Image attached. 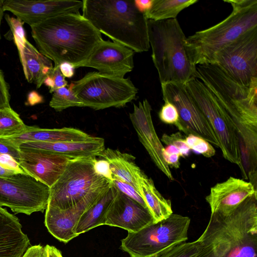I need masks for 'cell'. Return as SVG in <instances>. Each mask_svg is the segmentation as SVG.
<instances>
[{
  "mask_svg": "<svg viewBox=\"0 0 257 257\" xmlns=\"http://www.w3.org/2000/svg\"><path fill=\"white\" fill-rule=\"evenodd\" d=\"M196 257H257V193L227 214L211 213Z\"/></svg>",
  "mask_w": 257,
  "mask_h": 257,
  "instance_id": "6da1fadb",
  "label": "cell"
},
{
  "mask_svg": "<svg viewBox=\"0 0 257 257\" xmlns=\"http://www.w3.org/2000/svg\"><path fill=\"white\" fill-rule=\"evenodd\" d=\"M31 28L38 51L54 62V67L64 62L74 66L82 63L103 40L101 34L79 13L60 14Z\"/></svg>",
  "mask_w": 257,
  "mask_h": 257,
  "instance_id": "7a4b0ae2",
  "label": "cell"
},
{
  "mask_svg": "<svg viewBox=\"0 0 257 257\" xmlns=\"http://www.w3.org/2000/svg\"><path fill=\"white\" fill-rule=\"evenodd\" d=\"M195 78L209 89L228 116L239 141L247 146L257 144V85L244 86L228 77L217 66H196Z\"/></svg>",
  "mask_w": 257,
  "mask_h": 257,
  "instance_id": "3957f363",
  "label": "cell"
},
{
  "mask_svg": "<svg viewBox=\"0 0 257 257\" xmlns=\"http://www.w3.org/2000/svg\"><path fill=\"white\" fill-rule=\"evenodd\" d=\"M82 16L101 34L135 51H148V19L135 0H83Z\"/></svg>",
  "mask_w": 257,
  "mask_h": 257,
  "instance_id": "277c9868",
  "label": "cell"
},
{
  "mask_svg": "<svg viewBox=\"0 0 257 257\" xmlns=\"http://www.w3.org/2000/svg\"><path fill=\"white\" fill-rule=\"evenodd\" d=\"M232 10L224 20L187 37L185 49L195 66L211 64L223 47L257 28V0H225Z\"/></svg>",
  "mask_w": 257,
  "mask_h": 257,
  "instance_id": "5b68a950",
  "label": "cell"
},
{
  "mask_svg": "<svg viewBox=\"0 0 257 257\" xmlns=\"http://www.w3.org/2000/svg\"><path fill=\"white\" fill-rule=\"evenodd\" d=\"M152 58L161 85L186 84L195 78L196 66L190 61L185 44L186 37L177 19L148 20Z\"/></svg>",
  "mask_w": 257,
  "mask_h": 257,
  "instance_id": "8992f818",
  "label": "cell"
},
{
  "mask_svg": "<svg viewBox=\"0 0 257 257\" xmlns=\"http://www.w3.org/2000/svg\"><path fill=\"white\" fill-rule=\"evenodd\" d=\"M96 157L73 159L50 188L48 205L60 209L78 206L107 189L111 183L93 168Z\"/></svg>",
  "mask_w": 257,
  "mask_h": 257,
  "instance_id": "52a82bcc",
  "label": "cell"
},
{
  "mask_svg": "<svg viewBox=\"0 0 257 257\" xmlns=\"http://www.w3.org/2000/svg\"><path fill=\"white\" fill-rule=\"evenodd\" d=\"M190 218L172 213L136 232H128L120 248L131 257H157L188 239Z\"/></svg>",
  "mask_w": 257,
  "mask_h": 257,
  "instance_id": "ba28073f",
  "label": "cell"
},
{
  "mask_svg": "<svg viewBox=\"0 0 257 257\" xmlns=\"http://www.w3.org/2000/svg\"><path fill=\"white\" fill-rule=\"evenodd\" d=\"M83 103L94 110L121 107L136 98L138 88L128 78L94 71L69 85Z\"/></svg>",
  "mask_w": 257,
  "mask_h": 257,
  "instance_id": "9c48e42d",
  "label": "cell"
},
{
  "mask_svg": "<svg viewBox=\"0 0 257 257\" xmlns=\"http://www.w3.org/2000/svg\"><path fill=\"white\" fill-rule=\"evenodd\" d=\"M185 87L213 128L223 157L237 165L242 173L238 135L228 116L201 80L192 78L186 83Z\"/></svg>",
  "mask_w": 257,
  "mask_h": 257,
  "instance_id": "30bf717a",
  "label": "cell"
},
{
  "mask_svg": "<svg viewBox=\"0 0 257 257\" xmlns=\"http://www.w3.org/2000/svg\"><path fill=\"white\" fill-rule=\"evenodd\" d=\"M211 64L240 85H257V28L223 47Z\"/></svg>",
  "mask_w": 257,
  "mask_h": 257,
  "instance_id": "8fae6325",
  "label": "cell"
},
{
  "mask_svg": "<svg viewBox=\"0 0 257 257\" xmlns=\"http://www.w3.org/2000/svg\"><path fill=\"white\" fill-rule=\"evenodd\" d=\"M49 196L50 188L26 173L0 177V206L8 207L15 213L43 212Z\"/></svg>",
  "mask_w": 257,
  "mask_h": 257,
  "instance_id": "7c38bea8",
  "label": "cell"
},
{
  "mask_svg": "<svg viewBox=\"0 0 257 257\" xmlns=\"http://www.w3.org/2000/svg\"><path fill=\"white\" fill-rule=\"evenodd\" d=\"M163 100L176 107L179 121L176 126L187 136L191 134L219 147L216 134L209 121L188 92L185 84L167 83L161 85Z\"/></svg>",
  "mask_w": 257,
  "mask_h": 257,
  "instance_id": "4fadbf2b",
  "label": "cell"
},
{
  "mask_svg": "<svg viewBox=\"0 0 257 257\" xmlns=\"http://www.w3.org/2000/svg\"><path fill=\"white\" fill-rule=\"evenodd\" d=\"M135 51L115 42L102 40L89 57L74 67H91L103 74L124 77L134 67Z\"/></svg>",
  "mask_w": 257,
  "mask_h": 257,
  "instance_id": "5bb4252c",
  "label": "cell"
},
{
  "mask_svg": "<svg viewBox=\"0 0 257 257\" xmlns=\"http://www.w3.org/2000/svg\"><path fill=\"white\" fill-rule=\"evenodd\" d=\"M82 1L4 0V11H9L30 27L50 18L69 13H79Z\"/></svg>",
  "mask_w": 257,
  "mask_h": 257,
  "instance_id": "9a60e30c",
  "label": "cell"
},
{
  "mask_svg": "<svg viewBox=\"0 0 257 257\" xmlns=\"http://www.w3.org/2000/svg\"><path fill=\"white\" fill-rule=\"evenodd\" d=\"M151 111V104L145 99L143 102L140 101L138 105L134 104L133 111L130 113V118L140 141L153 162L170 180H173L170 167L163 157L164 147L156 132Z\"/></svg>",
  "mask_w": 257,
  "mask_h": 257,
  "instance_id": "2e32d148",
  "label": "cell"
},
{
  "mask_svg": "<svg viewBox=\"0 0 257 257\" xmlns=\"http://www.w3.org/2000/svg\"><path fill=\"white\" fill-rule=\"evenodd\" d=\"M20 150L19 163L22 169L49 188L58 180L70 161L73 159L43 150Z\"/></svg>",
  "mask_w": 257,
  "mask_h": 257,
  "instance_id": "e0dca14e",
  "label": "cell"
},
{
  "mask_svg": "<svg viewBox=\"0 0 257 257\" xmlns=\"http://www.w3.org/2000/svg\"><path fill=\"white\" fill-rule=\"evenodd\" d=\"M155 223L147 208L117 190L106 213L105 225L136 232Z\"/></svg>",
  "mask_w": 257,
  "mask_h": 257,
  "instance_id": "ac0fdd59",
  "label": "cell"
},
{
  "mask_svg": "<svg viewBox=\"0 0 257 257\" xmlns=\"http://www.w3.org/2000/svg\"><path fill=\"white\" fill-rule=\"evenodd\" d=\"M256 193V188L250 182L230 177L217 183L205 197L211 213L218 211L227 214L233 211L247 197Z\"/></svg>",
  "mask_w": 257,
  "mask_h": 257,
  "instance_id": "d6986e66",
  "label": "cell"
},
{
  "mask_svg": "<svg viewBox=\"0 0 257 257\" xmlns=\"http://www.w3.org/2000/svg\"><path fill=\"white\" fill-rule=\"evenodd\" d=\"M101 196L89 199L77 206L67 209H60L48 205L45 224L49 232L65 243L78 236L75 232V228L80 216Z\"/></svg>",
  "mask_w": 257,
  "mask_h": 257,
  "instance_id": "ffe728a7",
  "label": "cell"
},
{
  "mask_svg": "<svg viewBox=\"0 0 257 257\" xmlns=\"http://www.w3.org/2000/svg\"><path fill=\"white\" fill-rule=\"evenodd\" d=\"M30 245L19 219L0 206V257H21Z\"/></svg>",
  "mask_w": 257,
  "mask_h": 257,
  "instance_id": "44dd1931",
  "label": "cell"
},
{
  "mask_svg": "<svg viewBox=\"0 0 257 257\" xmlns=\"http://www.w3.org/2000/svg\"><path fill=\"white\" fill-rule=\"evenodd\" d=\"M4 138L10 144L19 148L21 144L26 142H81L93 141L96 138L73 127L50 129L28 125L26 130L22 134Z\"/></svg>",
  "mask_w": 257,
  "mask_h": 257,
  "instance_id": "7402d4cb",
  "label": "cell"
},
{
  "mask_svg": "<svg viewBox=\"0 0 257 257\" xmlns=\"http://www.w3.org/2000/svg\"><path fill=\"white\" fill-rule=\"evenodd\" d=\"M20 149L43 150L73 159L96 157L104 149L102 138L81 142H30L20 145Z\"/></svg>",
  "mask_w": 257,
  "mask_h": 257,
  "instance_id": "603a6c76",
  "label": "cell"
},
{
  "mask_svg": "<svg viewBox=\"0 0 257 257\" xmlns=\"http://www.w3.org/2000/svg\"><path fill=\"white\" fill-rule=\"evenodd\" d=\"M18 50L25 78L40 88L53 69L52 61L27 40Z\"/></svg>",
  "mask_w": 257,
  "mask_h": 257,
  "instance_id": "cb8c5ba5",
  "label": "cell"
},
{
  "mask_svg": "<svg viewBox=\"0 0 257 257\" xmlns=\"http://www.w3.org/2000/svg\"><path fill=\"white\" fill-rule=\"evenodd\" d=\"M97 156L109 162L112 175L125 181L138 191V182L144 172L136 164L134 156L110 148L104 149Z\"/></svg>",
  "mask_w": 257,
  "mask_h": 257,
  "instance_id": "d4e9b609",
  "label": "cell"
},
{
  "mask_svg": "<svg viewBox=\"0 0 257 257\" xmlns=\"http://www.w3.org/2000/svg\"><path fill=\"white\" fill-rule=\"evenodd\" d=\"M117 190L111 186L80 216L75 228L79 235L96 227L105 225V217Z\"/></svg>",
  "mask_w": 257,
  "mask_h": 257,
  "instance_id": "484cf974",
  "label": "cell"
},
{
  "mask_svg": "<svg viewBox=\"0 0 257 257\" xmlns=\"http://www.w3.org/2000/svg\"><path fill=\"white\" fill-rule=\"evenodd\" d=\"M138 189L155 223L167 218L173 213L170 200L161 195L153 180L144 173L138 180Z\"/></svg>",
  "mask_w": 257,
  "mask_h": 257,
  "instance_id": "4316f807",
  "label": "cell"
},
{
  "mask_svg": "<svg viewBox=\"0 0 257 257\" xmlns=\"http://www.w3.org/2000/svg\"><path fill=\"white\" fill-rule=\"evenodd\" d=\"M198 2V0H153L151 7L144 14L148 20L153 21L176 19L182 11Z\"/></svg>",
  "mask_w": 257,
  "mask_h": 257,
  "instance_id": "83f0119b",
  "label": "cell"
},
{
  "mask_svg": "<svg viewBox=\"0 0 257 257\" xmlns=\"http://www.w3.org/2000/svg\"><path fill=\"white\" fill-rule=\"evenodd\" d=\"M27 127L18 113L11 107L0 108V138L19 136Z\"/></svg>",
  "mask_w": 257,
  "mask_h": 257,
  "instance_id": "f1b7e54d",
  "label": "cell"
},
{
  "mask_svg": "<svg viewBox=\"0 0 257 257\" xmlns=\"http://www.w3.org/2000/svg\"><path fill=\"white\" fill-rule=\"evenodd\" d=\"M49 105L57 111L70 107H83V103L72 90L66 86L58 88L53 92Z\"/></svg>",
  "mask_w": 257,
  "mask_h": 257,
  "instance_id": "f546056e",
  "label": "cell"
},
{
  "mask_svg": "<svg viewBox=\"0 0 257 257\" xmlns=\"http://www.w3.org/2000/svg\"><path fill=\"white\" fill-rule=\"evenodd\" d=\"M200 250L198 239L181 242L168 249L157 257H196Z\"/></svg>",
  "mask_w": 257,
  "mask_h": 257,
  "instance_id": "4dcf8cb0",
  "label": "cell"
},
{
  "mask_svg": "<svg viewBox=\"0 0 257 257\" xmlns=\"http://www.w3.org/2000/svg\"><path fill=\"white\" fill-rule=\"evenodd\" d=\"M185 141L191 150L206 158H210L215 154L213 146L202 138L190 134L185 138Z\"/></svg>",
  "mask_w": 257,
  "mask_h": 257,
  "instance_id": "1f68e13d",
  "label": "cell"
},
{
  "mask_svg": "<svg viewBox=\"0 0 257 257\" xmlns=\"http://www.w3.org/2000/svg\"><path fill=\"white\" fill-rule=\"evenodd\" d=\"M112 177L111 184L118 191L147 208L140 194L133 186L115 176Z\"/></svg>",
  "mask_w": 257,
  "mask_h": 257,
  "instance_id": "d6a6232c",
  "label": "cell"
},
{
  "mask_svg": "<svg viewBox=\"0 0 257 257\" xmlns=\"http://www.w3.org/2000/svg\"><path fill=\"white\" fill-rule=\"evenodd\" d=\"M161 141L166 145H171L177 148L182 157L188 156L190 153L191 149L186 143L185 138L180 132L170 135L164 134L161 138Z\"/></svg>",
  "mask_w": 257,
  "mask_h": 257,
  "instance_id": "836d02e7",
  "label": "cell"
},
{
  "mask_svg": "<svg viewBox=\"0 0 257 257\" xmlns=\"http://www.w3.org/2000/svg\"><path fill=\"white\" fill-rule=\"evenodd\" d=\"M6 19L12 31L13 38L17 48L23 46L27 40L25 37V30L23 27V23L20 20L10 17L6 15Z\"/></svg>",
  "mask_w": 257,
  "mask_h": 257,
  "instance_id": "e575fe53",
  "label": "cell"
},
{
  "mask_svg": "<svg viewBox=\"0 0 257 257\" xmlns=\"http://www.w3.org/2000/svg\"><path fill=\"white\" fill-rule=\"evenodd\" d=\"M164 104L162 106L159 116L160 120L167 124H174L175 126L179 121V114L176 106L168 100H164Z\"/></svg>",
  "mask_w": 257,
  "mask_h": 257,
  "instance_id": "d590c367",
  "label": "cell"
},
{
  "mask_svg": "<svg viewBox=\"0 0 257 257\" xmlns=\"http://www.w3.org/2000/svg\"><path fill=\"white\" fill-rule=\"evenodd\" d=\"M181 153L179 150L175 147L168 145L165 148L163 151V157L164 161L169 167H173L176 169L179 168L180 163L179 158Z\"/></svg>",
  "mask_w": 257,
  "mask_h": 257,
  "instance_id": "8d00e7d4",
  "label": "cell"
},
{
  "mask_svg": "<svg viewBox=\"0 0 257 257\" xmlns=\"http://www.w3.org/2000/svg\"><path fill=\"white\" fill-rule=\"evenodd\" d=\"M93 168L95 172L99 175L104 178L111 183L112 181V172L109 162L103 159L97 160L93 162Z\"/></svg>",
  "mask_w": 257,
  "mask_h": 257,
  "instance_id": "74e56055",
  "label": "cell"
},
{
  "mask_svg": "<svg viewBox=\"0 0 257 257\" xmlns=\"http://www.w3.org/2000/svg\"><path fill=\"white\" fill-rule=\"evenodd\" d=\"M20 152V148L10 144L5 138H0V155H10L19 163Z\"/></svg>",
  "mask_w": 257,
  "mask_h": 257,
  "instance_id": "f35d334b",
  "label": "cell"
},
{
  "mask_svg": "<svg viewBox=\"0 0 257 257\" xmlns=\"http://www.w3.org/2000/svg\"><path fill=\"white\" fill-rule=\"evenodd\" d=\"M9 87L5 79L3 71L0 69V108L11 107Z\"/></svg>",
  "mask_w": 257,
  "mask_h": 257,
  "instance_id": "ab89813d",
  "label": "cell"
},
{
  "mask_svg": "<svg viewBox=\"0 0 257 257\" xmlns=\"http://www.w3.org/2000/svg\"><path fill=\"white\" fill-rule=\"evenodd\" d=\"M0 166L5 169L12 170L18 173H25L19 163L8 155H0Z\"/></svg>",
  "mask_w": 257,
  "mask_h": 257,
  "instance_id": "60d3db41",
  "label": "cell"
},
{
  "mask_svg": "<svg viewBox=\"0 0 257 257\" xmlns=\"http://www.w3.org/2000/svg\"><path fill=\"white\" fill-rule=\"evenodd\" d=\"M49 75L53 81L54 91L58 88L65 87L67 85V81L65 80V77L61 73L59 67H53L52 72Z\"/></svg>",
  "mask_w": 257,
  "mask_h": 257,
  "instance_id": "b9f144b4",
  "label": "cell"
},
{
  "mask_svg": "<svg viewBox=\"0 0 257 257\" xmlns=\"http://www.w3.org/2000/svg\"><path fill=\"white\" fill-rule=\"evenodd\" d=\"M22 257H48L45 246L35 245L29 247Z\"/></svg>",
  "mask_w": 257,
  "mask_h": 257,
  "instance_id": "7bdbcfd3",
  "label": "cell"
},
{
  "mask_svg": "<svg viewBox=\"0 0 257 257\" xmlns=\"http://www.w3.org/2000/svg\"><path fill=\"white\" fill-rule=\"evenodd\" d=\"M60 70L64 77L71 78L74 74L75 69L74 65L68 62H64L59 66Z\"/></svg>",
  "mask_w": 257,
  "mask_h": 257,
  "instance_id": "ee69618b",
  "label": "cell"
},
{
  "mask_svg": "<svg viewBox=\"0 0 257 257\" xmlns=\"http://www.w3.org/2000/svg\"><path fill=\"white\" fill-rule=\"evenodd\" d=\"M152 2L153 0H135V4L138 9L144 13L150 9Z\"/></svg>",
  "mask_w": 257,
  "mask_h": 257,
  "instance_id": "f6af8a7d",
  "label": "cell"
},
{
  "mask_svg": "<svg viewBox=\"0 0 257 257\" xmlns=\"http://www.w3.org/2000/svg\"><path fill=\"white\" fill-rule=\"evenodd\" d=\"M45 248L48 257H63L61 252L56 247L47 244Z\"/></svg>",
  "mask_w": 257,
  "mask_h": 257,
  "instance_id": "bcb514c9",
  "label": "cell"
},
{
  "mask_svg": "<svg viewBox=\"0 0 257 257\" xmlns=\"http://www.w3.org/2000/svg\"><path fill=\"white\" fill-rule=\"evenodd\" d=\"M17 173H18L12 170L5 169L0 166V177L10 178Z\"/></svg>",
  "mask_w": 257,
  "mask_h": 257,
  "instance_id": "7dc6e473",
  "label": "cell"
},
{
  "mask_svg": "<svg viewBox=\"0 0 257 257\" xmlns=\"http://www.w3.org/2000/svg\"><path fill=\"white\" fill-rule=\"evenodd\" d=\"M3 2L4 0H0V31H1V25L3 17L4 14V10L3 8ZM1 39V32H0V40Z\"/></svg>",
  "mask_w": 257,
  "mask_h": 257,
  "instance_id": "c3c4849f",
  "label": "cell"
}]
</instances>
